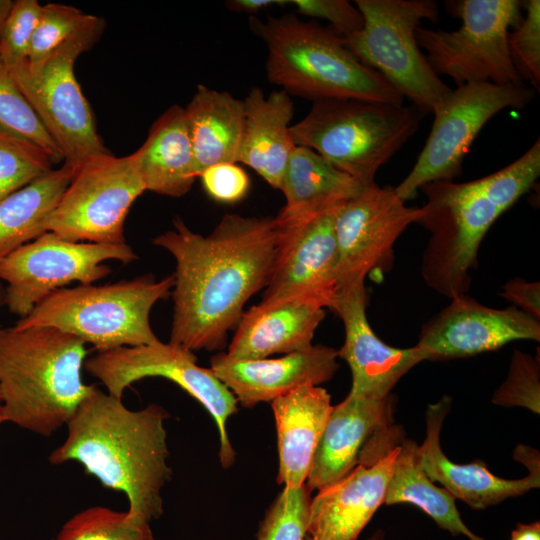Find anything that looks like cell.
<instances>
[{"label":"cell","mask_w":540,"mask_h":540,"mask_svg":"<svg viewBox=\"0 0 540 540\" xmlns=\"http://www.w3.org/2000/svg\"><path fill=\"white\" fill-rule=\"evenodd\" d=\"M153 239L176 262L169 343L192 352L223 349L246 302L264 289L278 250L275 217L225 214L206 236L180 217Z\"/></svg>","instance_id":"cell-1"},{"label":"cell","mask_w":540,"mask_h":540,"mask_svg":"<svg viewBox=\"0 0 540 540\" xmlns=\"http://www.w3.org/2000/svg\"><path fill=\"white\" fill-rule=\"evenodd\" d=\"M168 417L156 404L130 410L95 386L66 423L67 436L49 462H78L104 487L127 496L131 518L150 523L163 513L161 492L172 475Z\"/></svg>","instance_id":"cell-2"},{"label":"cell","mask_w":540,"mask_h":540,"mask_svg":"<svg viewBox=\"0 0 540 540\" xmlns=\"http://www.w3.org/2000/svg\"><path fill=\"white\" fill-rule=\"evenodd\" d=\"M540 175V141L508 166L464 183L434 181L420 190L427 201L417 222L430 234L421 275L449 299L467 294L480 244L493 223L527 193Z\"/></svg>","instance_id":"cell-3"},{"label":"cell","mask_w":540,"mask_h":540,"mask_svg":"<svg viewBox=\"0 0 540 540\" xmlns=\"http://www.w3.org/2000/svg\"><path fill=\"white\" fill-rule=\"evenodd\" d=\"M88 349L54 327L0 325V397L5 422L44 437L66 425L96 385L85 384Z\"/></svg>","instance_id":"cell-4"},{"label":"cell","mask_w":540,"mask_h":540,"mask_svg":"<svg viewBox=\"0 0 540 540\" xmlns=\"http://www.w3.org/2000/svg\"><path fill=\"white\" fill-rule=\"evenodd\" d=\"M251 30L267 48L268 80L289 95L314 101L358 99L403 104L404 98L377 71L360 62L329 26L294 14L250 17Z\"/></svg>","instance_id":"cell-5"},{"label":"cell","mask_w":540,"mask_h":540,"mask_svg":"<svg viewBox=\"0 0 540 540\" xmlns=\"http://www.w3.org/2000/svg\"><path fill=\"white\" fill-rule=\"evenodd\" d=\"M174 276L152 274L103 285L78 284L58 289L39 302L13 327H54L97 352L159 341L150 323L153 306L171 295Z\"/></svg>","instance_id":"cell-6"},{"label":"cell","mask_w":540,"mask_h":540,"mask_svg":"<svg viewBox=\"0 0 540 540\" xmlns=\"http://www.w3.org/2000/svg\"><path fill=\"white\" fill-rule=\"evenodd\" d=\"M426 114L403 104L323 99L290 130L296 146L312 149L364 186L415 134Z\"/></svg>","instance_id":"cell-7"},{"label":"cell","mask_w":540,"mask_h":540,"mask_svg":"<svg viewBox=\"0 0 540 540\" xmlns=\"http://www.w3.org/2000/svg\"><path fill=\"white\" fill-rule=\"evenodd\" d=\"M363 27L343 39L349 51L377 71L403 97L425 114L452 90L431 68L415 32L422 20L434 23L439 6L434 0H356Z\"/></svg>","instance_id":"cell-8"},{"label":"cell","mask_w":540,"mask_h":540,"mask_svg":"<svg viewBox=\"0 0 540 540\" xmlns=\"http://www.w3.org/2000/svg\"><path fill=\"white\" fill-rule=\"evenodd\" d=\"M105 29L104 19H95L46 59L8 68L48 134L59 147L64 161L74 168L91 158L109 153L97 132L94 115L76 79L77 58L89 51Z\"/></svg>","instance_id":"cell-9"},{"label":"cell","mask_w":540,"mask_h":540,"mask_svg":"<svg viewBox=\"0 0 540 540\" xmlns=\"http://www.w3.org/2000/svg\"><path fill=\"white\" fill-rule=\"evenodd\" d=\"M447 11L461 20L455 31L418 27L416 40L426 58L440 75L449 76L457 86L489 82L496 85L524 84L507 46L509 28L522 19L519 0L446 1Z\"/></svg>","instance_id":"cell-10"},{"label":"cell","mask_w":540,"mask_h":540,"mask_svg":"<svg viewBox=\"0 0 540 540\" xmlns=\"http://www.w3.org/2000/svg\"><path fill=\"white\" fill-rule=\"evenodd\" d=\"M535 96L525 84L481 82L452 89L433 109L427 141L409 174L394 188L396 194L406 202L427 183L459 177L464 157L484 125L506 108H524Z\"/></svg>","instance_id":"cell-11"},{"label":"cell","mask_w":540,"mask_h":540,"mask_svg":"<svg viewBox=\"0 0 540 540\" xmlns=\"http://www.w3.org/2000/svg\"><path fill=\"white\" fill-rule=\"evenodd\" d=\"M84 368L110 395L119 399L132 383L146 377H163L176 383L214 419L220 438L221 465L228 468L234 463L235 451L226 423L238 411L237 400L210 368L197 364L194 352L159 340L148 345L97 352L86 359Z\"/></svg>","instance_id":"cell-12"},{"label":"cell","mask_w":540,"mask_h":540,"mask_svg":"<svg viewBox=\"0 0 540 540\" xmlns=\"http://www.w3.org/2000/svg\"><path fill=\"white\" fill-rule=\"evenodd\" d=\"M146 191L131 156L110 152L76 168L48 221V231L75 242L126 244L125 221Z\"/></svg>","instance_id":"cell-13"},{"label":"cell","mask_w":540,"mask_h":540,"mask_svg":"<svg viewBox=\"0 0 540 540\" xmlns=\"http://www.w3.org/2000/svg\"><path fill=\"white\" fill-rule=\"evenodd\" d=\"M131 246L75 242L47 231L0 259L9 312L25 317L52 292L67 285L93 284L111 273L108 260L130 263Z\"/></svg>","instance_id":"cell-14"},{"label":"cell","mask_w":540,"mask_h":540,"mask_svg":"<svg viewBox=\"0 0 540 540\" xmlns=\"http://www.w3.org/2000/svg\"><path fill=\"white\" fill-rule=\"evenodd\" d=\"M423 215L422 208L409 207L393 187L376 182L342 204L336 212L338 291L379 281L394 263V245L402 233Z\"/></svg>","instance_id":"cell-15"},{"label":"cell","mask_w":540,"mask_h":540,"mask_svg":"<svg viewBox=\"0 0 540 540\" xmlns=\"http://www.w3.org/2000/svg\"><path fill=\"white\" fill-rule=\"evenodd\" d=\"M339 207L299 217H275L278 250L262 301L302 297L325 309L331 307L338 293L334 221Z\"/></svg>","instance_id":"cell-16"},{"label":"cell","mask_w":540,"mask_h":540,"mask_svg":"<svg viewBox=\"0 0 540 540\" xmlns=\"http://www.w3.org/2000/svg\"><path fill=\"white\" fill-rule=\"evenodd\" d=\"M450 300L420 331L415 346L425 360L466 358L515 340H540V322L517 307L495 309L467 294Z\"/></svg>","instance_id":"cell-17"},{"label":"cell","mask_w":540,"mask_h":540,"mask_svg":"<svg viewBox=\"0 0 540 540\" xmlns=\"http://www.w3.org/2000/svg\"><path fill=\"white\" fill-rule=\"evenodd\" d=\"M368 299L365 283L356 284L338 291L329 309L341 319L345 330L344 343L337 353L351 370L349 393L385 397L425 358L416 346L392 347L376 335L367 318Z\"/></svg>","instance_id":"cell-18"},{"label":"cell","mask_w":540,"mask_h":540,"mask_svg":"<svg viewBox=\"0 0 540 540\" xmlns=\"http://www.w3.org/2000/svg\"><path fill=\"white\" fill-rule=\"evenodd\" d=\"M337 358L336 349L321 344L274 359L236 360L220 352L212 356L210 369L237 403L251 408L298 387L329 381L338 370Z\"/></svg>","instance_id":"cell-19"},{"label":"cell","mask_w":540,"mask_h":540,"mask_svg":"<svg viewBox=\"0 0 540 540\" xmlns=\"http://www.w3.org/2000/svg\"><path fill=\"white\" fill-rule=\"evenodd\" d=\"M400 443L318 490L309 510L307 536L311 540L357 539L384 504Z\"/></svg>","instance_id":"cell-20"},{"label":"cell","mask_w":540,"mask_h":540,"mask_svg":"<svg viewBox=\"0 0 540 540\" xmlns=\"http://www.w3.org/2000/svg\"><path fill=\"white\" fill-rule=\"evenodd\" d=\"M451 399L443 396L426 410V436L417 445L416 455L425 474L440 483L455 499L474 509H484L501 501L523 495L540 486L538 456L523 460L530 472L521 479H503L492 474L482 461L469 464L452 462L443 452L440 432L450 409Z\"/></svg>","instance_id":"cell-21"},{"label":"cell","mask_w":540,"mask_h":540,"mask_svg":"<svg viewBox=\"0 0 540 540\" xmlns=\"http://www.w3.org/2000/svg\"><path fill=\"white\" fill-rule=\"evenodd\" d=\"M392 413L391 394L376 397L349 393L333 406L314 454L307 487L318 491L350 472L368 441L393 425Z\"/></svg>","instance_id":"cell-22"},{"label":"cell","mask_w":540,"mask_h":540,"mask_svg":"<svg viewBox=\"0 0 540 540\" xmlns=\"http://www.w3.org/2000/svg\"><path fill=\"white\" fill-rule=\"evenodd\" d=\"M325 315L322 305L307 298L261 301L243 312L226 354L255 360L309 349Z\"/></svg>","instance_id":"cell-23"},{"label":"cell","mask_w":540,"mask_h":540,"mask_svg":"<svg viewBox=\"0 0 540 540\" xmlns=\"http://www.w3.org/2000/svg\"><path fill=\"white\" fill-rule=\"evenodd\" d=\"M279 455L277 482L298 488L306 483L314 454L332 410L320 386L304 385L271 402Z\"/></svg>","instance_id":"cell-24"},{"label":"cell","mask_w":540,"mask_h":540,"mask_svg":"<svg viewBox=\"0 0 540 540\" xmlns=\"http://www.w3.org/2000/svg\"><path fill=\"white\" fill-rule=\"evenodd\" d=\"M242 102L244 128L238 163L246 164L280 190L296 147L290 130L294 114L290 95L279 90L265 96L260 88L252 87Z\"/></svg>","instance_id":"cell-25"},{"label":"cell","mask_w":540,"mask_h":540,"mask_svg":"<svg viewBox=\"0 0 540 540\" xmlns=\"http://www.w3.org/2000/svg\"><path fill=\"white\" fill-rule=\"evenodd\" d=\"M130 156L146 190L170 197L188 193L197 175L185 109L169 107Z\"/></svg>","instance_id":"cell-26"},{"label":"cell","mask_w":540,"mask_h":540,"mask_svg":"<svg viewBox=\"0 0 540 540\" xmlns=\"http://www.w3.org/2000/svg\"><path fill=\"white\" fill-rule=\"evenodd\" d=\"M184 109L197 177L209 166L238 163L244 128L242 100L198 85Z\"/></svg>","instance_id":"cell-27"},{"label":"cell","mask_w":540,"mask_h":540,"mask_svg":"<svg viewBox=\"0 0 540 540\" xmlns=\"http://www.w3.org/2000/svg\"><path fill=\"white\" fill-rule=\"evenodd\" d=\"M365 187L312 149L296 146L280 189L285 205L278 216L299 217L336 208Z\"/></svg>","instance_id":"cell-28"},{"label":"cell","mask_w":540,"mask_h":540,"mask_svg":"<svg viewBox=\"0 0 540 540\" xmlns=\"http://www.w3.org/2000/svg\"><path fill=\"white\" fill-rule=\"evenodd\" d=\"M76 168L63 163L0 200V259L48 231V221Z\"/></svg>","instance_id":"cell-29"},{"label":"cell","mask_w":540,"mask_h":540,"mask_svg":"<svg viewBox=\"0 0 540 540\" xmlns=\"http://www.w3.org/2000/svg\"><path fill=\"white\" fill-rule=\"evenodd\" d=\"M416 448L414 441L402 439L384 504H413L453 536L462 534L470 540H484L464 524L455 505V498L444 488L437 487L425 474L417 458Z\"/></svg>","instance_id":"cell-30"},{"label":"cell","mask_w":540,"mask_h":540,"mask_svg":"<svg viewBox=\"0 0 540 540\" xmlns=\"http://www.w3.org/2000/svg\"><path fill=\"white\" fill-rule=\"evenodd\" d=\"M149 524L127 511L93 506L68 519L53 540H155Z\"/></svg>","instance_id":"cell-31"},{"label":"cell","mask_w":540,"mask_h":540,"mask_svg":"<svg viewBox=\"0 0 540 540\" xmlns=\"http://www.w3.org/2000/svg\"><path fill=\"white\" fill-rule=\"evenodd\" d=\"M0 130L25 139L47 152L54 163L63 155L0 60Z\"/></svg>","instance_id":"cell-32"},{"label":"cell","mask_w":540,"mask_h":540,"mask_svg":"<svg viewBox=\"0 0 540 540\" xmlns=\"http://www.w3.org/2000/svg\"><path fill=\"white\" fill-rule=\"evenodd\" d=\"M39 146L0 130V200L53 169Z\"/></svg>","instance_id":"cell-33"},{"label":"cell","mask_w":540,"mask_h":540,"mask_svg":"<svg viewBox=\"0 0 540 540\" xmlns=\"http://www.w3.org/2000/svg\"><path fill=\"white\" fill-rule=\"evenodd\" d=\"M95 17L71 5L60 3L43 5L27 62L37 64L43 61L62 44L85 29Z\"/></svg>","instance_id":"cell-34"},{"label":"cell","mask_w":540,"mask_h":540,"mask_svg":"<svg viewBox=\"0 0 540 540\" xmlns=\"http://www.w3.org/2000/svg\"><path fill=\"white\" fill-rule=\"evenodd\" d=\"M311 492L306 483L298 488L284 487L266 511L256 540H304Z\"/></svg>","instance_id":"cell-35"},{"label":"cell","mask_w":540,"mask_h":540,"mask_svg":"<svg viewBox=\"0 0 540 540\" xmlns=\"http://www.w3.org/2000/svg\"><path fill=\"white\" fill-rule=\"evenodd\" d=\"M526 14L513 32L507 46L511 61L521 77L536 92L540 90V1H522Z\"/></svg>","instance_id":"cell-36"},{"label":"cell","mask_w":540,"mask_h":540,"mask_svg":"<svg viewBox=\"0 0 540 540\" xmlns=\"http://www.w3.org/2000/svg\"><path fill=\"white\" fill-rule=\"evenodd\" d=\"M42 8L37 0L12 2L0 28V60L8 68L27 62Z\"/></svg>","instance_id":"cell-37"},{"label":"cell","mask_w":540,"mask_h":540,"mask_svg":"<svg viewBox=\"0 0 540 540\" xmlns=\"http://www.w3.org/2000/svg\"><path fill=\"white\" fill-rule=\"evenodd\" d=\"M539 375V358L515 350L508 376L495 392L493 402L539 413Z\"/></svg>","instance_id":"cell-38"},{"label":"cell","mask_w":540,"mask_h":540,"mask_svg":"<svg viewBox=\"0 0 540 540\" xmlns=\"http://www.w3.org/2000/svg\"><path fill=\"white\" fill-rule=\"evenodd\" d=\"M298 13L329 21L330 28L343 39L363 27V16L356 5L347 0H291Z\"/></svg>","instance_id":"cell-39"},{"label":"cell","mask_w":540,"mask_h":540,"mask_svg":"<svg viewBox=\"0 0 540 540\" xmlns=\"http://www.w3.org/2000/svg\"><path fill=\"white\" fill-rule=\"evenodd\" d=\"M205 192L215 201L233 204L242 200L250 188V178L237 163H219L200 175Z\"/></svg>","instance_id":"cell-40"},{"label":"cell","mask_w":540,"mask_h":540,"mask_svg":"<svg viewBox=\"0 0 540 540\" xmlns=\"http://www.w3.org/2000/svg\"><path fill=\"white\" fill-rule=\"evenodd\" d=\"M504 299L520 307V310L540 321V283L515 277L502 285L498 293Z\"/></svg>","instance_id":"cell-41"},{"label":"cell","mask_w":540,"mask_h":540,"mask_svg":"<svg viewBox=\"0 0 540 540\" xmlns=\"http://www.w3.org/2000/svg\"><path fill=\"white\" fill-rule=\"evenodd\" d=\"M287 3V0H229L225 5L232 12L254 14L272 5L283 6Z\"/></svg>","instance_id":"cell-42"},{"label":"cell","mask_w":540,"mask_h":540,"mask_svg":"<svg viewBox=\"0 0 540 540\" xmlns=\"http://www.w3.org/2000/svg\"><path fill=\"white\" fill-rule=\"evenodd\" d=\"M510 540H540L539 521L530 524H518L512 531Z\"/></svg>","instance_id":"cell-43"},{"label":"cell","mask_w":540,"mask_h":540,"mask_svg":"<svg viewBox=\"0 0 540 540\" xmlns=\"http://www.w3.org/2000/svg\"><path fill=\"white\" fill-rule=\"evenodd\" d=\"M12 0H0V28L3 23L4 18L6 17L11 5Z\"/></svg>","instance_id":"cell-44"},{"label":"cell","mask_w":540,"mask_h":540,"mask_svg":"<svg viewBox=\"0 0 540 540\" xmlns=\"http://www.w3.org/2000/svg\"><path fill=\"white\" fill-rule=\"evenodd\" d=\"M6 305V290L5 286L0 281V308Z\"/></svg>","instance_id":"cell-45"},{"label":"cell","mask_w":540,"mask_h":540,"mask_svg":"<svg viewBox=\"0 0 540 540\" xmlns=\"http://www.w3.org/2000/svg\"><path fill=\"white\" fill-rule=\"evenodd\" d=\"M367 540H385L384 534L382 531L375 532L370 538Z\"/></svg>","instance_id":"cell-46"},{"label":"cell","mask_w":540,"mask_h":540,"mask_svg":"<svg viewBox=\"0 0 540 540\" xmlns=\"http://www.w3.org/2000/svg\"><path fill=\"white\" fill-rule=\"evenodd\" d=\"M5 422L4 414H3V408H2V402L0 397V425Z\"/></svg>","instance_id":"cell-47"},{"label":"cell","mask_w":540,"mask_h":540,"mask_svg":"<svg viewBox=\"0 0 540 540\" xmlns=\"http://www.w3.org/2000/svg\"><path fill=\"white\" fill-rule=\"evenodd\" d=\"M305 540H311L307 535L304 538Z\"/></svg>","instance_id":"cell-48"}]
</instances>
